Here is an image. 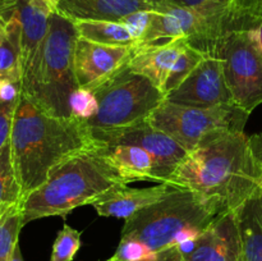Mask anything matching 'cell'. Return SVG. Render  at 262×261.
Segmentation results:
<instances>
[{
  "label": "cell",
  "instance_id": "obj_1",
  "mask_svg": "<svg viewBox=\"0 0 262 261\" xmlns=\"http://www.w3.org/2000/svg\"><path fill=\"white\" fill-rule=\"evenodd\" d=\"M165 183L235 210L262 189V168L245 132L220 133L188 151Z\"/></svg>",
  "mask_w": 262,
  "mask_h": 261
},
{
  "label": "cell",
  "instance_id": "obj_2",
  "mask_svg": "<svg viewBox=\"0 0 262 261\" xmlns=\"http://www.w3.org/2000/svg\"><path fill=\"white\" fill-rule=\"evenodd\" d=\"M9 141L23 200L48 179L54 166L95 142L83 120L50 115L23 94L15 106Z\"/></svg>",
  "mask_w": 262,
  "mask_h": 261
},
{
  "label": "cell",
  "instance_id": "obj_3",
  "mask_svg": "<svg viewBox=\"0 0 262 261\" xmlns=\"http://www.w3.org/2000/svg\"><path fill=\"white\" fill-rule=\"evenodd\" d=\"M119 183L124 182L95 141L54 166L48 179L25 197L20 204L23 225L41 217L67 216Z\"/></svg>",
  "mask_w": 262,
  "mask_h": 261
},
{
  "label": "cell",
  "instance_id": "obj_4",
  "mask_svg": "<svg viewBox=\"0 0 262 261\" xmlns=\"http://www.w3.org/2000/svg\"><path fill=\"white\" fill-rule=\"evenodd\" d=\"M77 40L74 23L54 12L48 33L22 76V94L54 117H72L69 100L79 89L73 64Z\"/></svg>",
  "mask_w": 262,
  "mask_h": 261
},
{
  "label": "cell",
  "instance_id": "obj_5",
  "mask_svg": "<svg viewBox=\"0 0 262 261\" xmlns=\"http://www.w3.org/2000/svg\"><path fill=\"white\" fill-rule=\"evenodd\" d=\"M228 210L220 200L176 187L164 199L125 219L122 237L136 238L159 252L174 247L186 230L205 232Z\"/></svg>",
  "mask_w": 262,
  "mask_h": 261
},
{
  "label": "cell",
  "instance_id": "obj_6",
  "mask_svg": "<svg viewBox=\"0 0 262 261\" xmlns=\"http://www.w3.org/2000/svg\"><path fill=\"white\" fill-rule=\"evenodd\" d=\"M91 91L97 100V112L83 120L90 130L118 129L147 120L165 100L160 89L128 64Z\"/></svg>",
  "mask_w": 262,
  "mask_h": 261
},
{
  "label": "cell",
  "instance_id": "obj_7",
  "mask_svg": "<svg viewBox=\"0 0 262 261\" xmlns=\"http://www.w3.org/2000/svg\"><path fill=\"white\" fill-rule=\"evenodd\" d=\"M248 114L235 104L194 107L164 100L148 123L170 136L184 150L192 151L220 133L245 132Z\"/></svg>",
  "mask_w": 262,
  "mask_h": 261
},
{
  "label": "cell",
  "instance_id": "obj_8",
  "mask_svg": "<svg viewBox=\"0 0 262 261\" xmlns=\"http://www.w3.org/2000/svg\"><path fill=\"white\" fill-rule=\"evenodd\" d=\"M235 105L251 114L262 104V48L251 30L229 31L216 50Z\"/></svg>",
  "mask_w": 262,
  "mask_h": 261
},
{
  "label": "cell",
  "instance_id": "obj_9",
  "mask_svg": "<svg viewBox=\"0 0 262 261\" xmlns=\"http://www.w3.org/2000/svg\"><path fill=\"white\" fill-rule=\"evenodd\" d=\"M96 142L105 145H135L147 151L155 160L158 183H165L188 151L170 136L151 125L148 120L109 130H90Z\"/></svg>",
  "mask_w": 262,
  "mask_h": 261
},
{
  "label": "cell",
  "instance_id": "obj_10",
  "mask_svg": "<svg viewBox=\"0 0 262 261\" xmlns=\"http://www.w3.org/2000/svg\"><path fill=\"white\" fill-rule=\"evenodd\" d=\"M165 99L174 104L194 107L234 104L222 61L212 55H205L191 74Z\"/></svg>",
  "mask_w": 262,
  "mask_h": 261
},
{
  "label": "cell",
  "instance_id": "obj_11",
  "mask_svg": "<svg viewBox=\"0 0 262 261\" xmlns=\"http://www.w3.org/2000/svg\"><path fill=\"white\" fill-rule=\"evenodd\" d=\"M133 46L102 45L78 37L73 55L74 76L78 87L92 90L110 78L127 64Z\"/></svg>",
  "mask_w": 262,
  "mask_h": 261
},
{
  "label": "cell",
  "instance_id": "obj_12",
  "mask_svg": "<svg viewBox=\"0 0 262 261\" xmlns=\"http://www.w3.org/2000/svg\"><path fill=\"white\" fill-rule=\"evenodd\" d=\"M182 261H241V240L234 210L220 215L199 237Z\"/></svg>",
  "mask_w": 262,
  "mask_h": 261
},
{
  "label": "cell",
  "instance_id": "obj_13",
  "mask_svg": "<svg viewBox=\"0 0 262 261\" xmlns=\"http://www.w3.org/2000/svg\"><path fill=\"white\" fill-rule=\"evenodd\" d=\"M174 188L176 187L168 183H159L147 188H132L127 183H119L99 194L90 205L100 216L123 217L125 220L164 199Z\"/></svg>",
  "mask_w": 262,
  "mask_h": 261
},
{
  "label": "cell",
  "instance_id": "obj_14",
  "mask_svg": "<svg viewBox=\"0 0 262 261\" xmlns=\"http://www.w3.org/2000/svg\"><path fill=\"white\" fill-rule=\"evenodd\" d=\"M165 0H59L56 13L71 20H115L138 10H159Z\"/></svg>",
  "mask_w": 262,
  "mask_h": 261
},
{
  "label": "cell",
  "instance_id": "obj_15",
  "mask_svg": "<svg viewBox=\"0 0 262 261\" xmlns=\"http://www.w3.org/2000/svg\"><path fill=\"white\" fill-rule=\"evenodd\" d=\"M186 44V38H170L163 44L135 45L127 64L133 72L145 76L163 91L169 72Z\"/></svg>",
  "mask_w": 262,
  "mask_h": 261
},
{
  "label": "cell",
  "instance_id": "obj_16",
  "mask_svg": "<svg viewBox=\"0 0 262 261\" xmlns=\"http://www.w3.org/2000/svg\"><path fill=\"white\" fill-rule=\"evenodd\" d=\"M22 44V76L37 53L49 30V20L55 10L48 0H17Z\"/></svg>",
  "mask_w": 262,
  "mask_h": 261
},
{
  "label": "cell",
  "instance_id": "obj_17",
  "mask_svg": "<svg viewBox=\"0 0 262 261\" xmlns=\"http://www.w3.org/2000/svg\"><path fill=\"white\" fill-rule=\"evenodd\" d=\"M99 143L102 155L124 183L133 181L158 182L155 160L143 148L135 145Z\"/></svg>",
  "mask_w": 262,
  "mask_h": 261
},
{
  "label": "cell",
  "instance_id": "obj_18",
  "mask_svg": "<svg viewBox=\"0 0 262 261\" xmlns=\"http://www.w3.org/2000/svg\"><path fill=\"white\" fill-rule=\"evenodd\" d=\"M17 0H7L5 19L0 32V78L22 82V44Z\"/></svg>",
  "mask_w": 262,
  "mask_h": 261
},
{
  "label": "cell",
  "instance_id": "obj_19",
  "mask_svg": "<svg viewBox=\"0 0 262 261\" xmlns=\"http://www.w3.org/2000/svg\"><path fill=\"white\" fill-rule=\"evenodd\" d=\"M241 240V261H262V191L234 210Z\"/></svg>",
  "mask_w": 262,
  "mask_h": 261
},
{
  "label": "cell",
  "instance_id": "obj_20",
  "mask_svg": "<svg viewBox=\"0 0 262 261\" xmlns=\"http://www.w3.org/2000/svg\"><path fill=\"white\" fill-rule=\"evenodd\" d=\"M79 38L110 46H133L135 38L122 22L115 20H72Z\"/></svg>",
  "mask_w": 262,
  "mask_h": 261
},
{
  "label": "cell",
  "instance_id": "obj_21",
  "mask_svg": "<svg viewBox=\"0 0 262 261\" xmlns=\"http://www.w3.org/2000/svg\"><path fill=\"white\" fill-rule=\"evenodd\" d=\"M22 200V191L13 165L10 141H8L0 150V219L20 207Z\"/></svg>",
  "mask_w": 262,
  "mask_h": 261
},
{
  "label": "cell",
  "instance_id": "obj_22",
  "mask_svg": "<svg viewBox=\"0 0 262 261\" xmlns=\"http://www.w3.org/2000/svg\"><path fill=\"white\" fill-rule=\"evenodd\" d=\"M170 4L189 8L209 18L223 20L230 28L237 30L238 0H166Z\"/></svg>",
  "mask_w": 262,
  "mask_h": 261
},
{
  "label": "cell",
  "instance_id": "obj_23",
  "mask_svg": "<svg viewBox=\"0 0 262 261\" xmlns=\"http://www.w3.org/2000/svg\"><path fill=\"white\" fill-rule=\"evenodd\" d=\"M204 56L205 54H202L197 49L192 48L188 42L186 44V46L179 53L177 60L174 61L173 67H171L170 72L168 74V78L165 81V84H164L163 92L165 97L166 95L174 91L191 74V72L199 66V63L204 59Z\"/></svg>",
  "mask_w": 262,
  "mask_h": 261
},
{
  "label": "cell",
  "instance_id": "obj_24",
  "mask_svg": "<svg viewBox=\"0 0 262 261\" xmlns=\"http://www.w3.org/2000/svg\"><path fill=\"white\" fill-rule=\"evenodd\" d=\"M22 227L20 207L12 210L0 219V261H12Z\"/></svg>",
  "mask_w": 262,
  "mask_h": 261
},
{
  "label": "cell",
  "instance_id": "obj_25",
  "mask_svg": "<svg viewBox=\"0 0 262 261\" xmlns=\"http://www.w3.org/2000/svg\"><path fill=\"white\" fill-rule=\"evenodd\" d=\"M81 246V232L64 224L54 241L49 261H73Z\"/></svg>",
  "mask_w": 262,
  "mask_h": 261
},
{
  "label": "cell",
  "instance_id": "obj_26",
  "mask_svg": "<svg viewBox=\"0 0 262 261\" xmlns=\"http://www.w3.org/2000/svg\"><path fill=\"white\" fill-rule=\"evenodd\" d=\"M69 109L72 117L87 120L97 112V100L94 92L89 89H77L69 100Z\"/></svg>",
  "mask_w": 262,
  "mask_h": 261
},
{
  "label": "cell",
  "instance_id": "obj_27",
  "mask_svg": "<svg viewBox=\"0 0 262 261\" xmlns=\"http://www.w3.org/2000/svg\"><path fill=\"white\" fill-rule=\"evenodd\" d=\"M155 253L136 238L120 237L119 246L112 257L114 261H143L152 257Z\"/></svg>",
  "mask_w": 262,
  "mask_h": 261
},
{
  "label": "cell",
  "instance_id": "obj_28",
  "mask_svg": "<svg viewBox=\"0 0 262 261\" xmlns=\"http://www.w3.org/2000/svg\"><path fill=\"white\" fill-rule=\"evenodd\" d=\"M154 12H156V10H138V12L132 13V14L127 15L120 20L129 31L130 36L135 38L136 45L140 44L147 33L151 20H152Z\"/></svg>",
  "mask_w": 262,
  "mask_h": 261
},
{
  "label": "cell",
  "instance_id": "obj_29",
  "mask_svg": "<svg viewBox=\"0 0 262 261\" xmlns=\"http://www.w3.org/2000/svg\"><path fill=\"white\" fill-rule=\"evenodd\" d=\"M17 102H2L0 101V150L9 141L12 132L13 118H14Z\"/></svg>",
  "mask_w": 262,
  "mask_h": 261
},
{
  "label": "cell",
  "instance_id": "obj_30",
  "mask_svg": "<svg viewBox=\"0 0 262 261\" xmlns=\"http://www.w3.org/2000/svg\"><path fill=\"white\" fill-rule=\"evenodd\" d=\"M20 94H22V82H14L12 79L0 78V101H18Z\"/></svg>",
  "mask_w": 262,
  "mask_h": 261
},
{
  "label": "cell",
  "instance_id": "obj_31",
  "mask_svg": "<svg viewBox=\"0 0 262 261\" xmlns=\"http://www.w3.org/2000/svg\"><path fill=\"white\" fill-rule=\"evenodd\" d=\"M238 9L247 17H262V0H238Z\"/></svg>",
  "mask_w": 262,
  "mask_h": 261
},
{
  "label": "cell",
  "instance_id": "obj_32",
  "mask_svg": "<svg viewBox=\"0 0 262 261\" xmlns=\"http://www.w3.org/2000/svg\"><path fill=\"white\" fill-rule=\"evenodd\" d=\"M143 261H182V255L181 252H179L178 247L174 246V247L168 248V250L159 251V252H156L152 257Z\"/></svg>",
  "mask_w": 262,
  "mask_h": 261
},
{
  "label": "cell",
  "instance_id": "obj_33",
  "mask_svg": "<svg viewBox=\"0 0 262 261\" xmlns=\"http://www.w3.org/2000/svg\"><path fill=\"white\" fill-rule=\"evenodd\" d=\"M250 145H251V150H252L256 160L258 161V164H260L261 168H262V132L251 136Z\"/></svg>",
  "mask_w": 262,
  "mask_h": 261
},
{
  "label": "cell",
  "instance_id": "obj_34",
  "mask_svg": "<svg viewBox=\"0 0 262 261\" xmlns=\"http://www.w3.org/2000/svg\"><path fill=\"white\" fill-rule=\"evenodd\" d=\"M5 5H7V0H0V32H2L5 19Z\"/></svg>",
  "mask_w": 262,
  "mask_h": 261
},
{
  "label": "cell",
  "instance_id": "obj_35",
  "mask_svg": "<svg viewBox=\"0 0 262 261\" xmlns=\"http://www.w3.org/2000/svg\"><path fill=\"white\" fill-rule=\"evenodd\" d=\"M12 261H25V260H23L22 252H20L19 245H17V247H15V250H14V253H13Z\"/></svg>",
  "mask_w": 262,
  "mask_h": 261
},
{
  "label": "cell",
  "instance_id": "obj_36",
  "mask_svg": "<svg viewBox=\"0 0 262 261\" xmlns=\"http://www.w3.org/2000/svg\"><path fill=\"white\" fill-rule=\"evenodd\" d=\"M105 261H113V258L110 257V258H107V260H105Z\"/></svg>",
  "mask_w": 262,
  "mask_h": 261
},
{
  "label": "cell",
  "instance_id": "obj_37",
  "mask_svg": "<svg viewBox=\"0 0 262 261\" xmlns=\"http://www.w3.org/2000/svg\"><path fill=\"white\" fill-rule=\"evenodd\" d=\"M261 191H262V189H261Z\"/></svg>",
  "mask_w": 262,
  "mask_h": 261
}]
</instances>
